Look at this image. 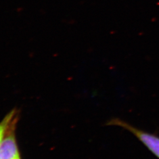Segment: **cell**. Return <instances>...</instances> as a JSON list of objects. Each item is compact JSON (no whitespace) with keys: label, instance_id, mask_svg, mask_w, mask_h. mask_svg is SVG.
<instances>
[{"label":"cell","instance_id":"6da1fadb","mask_svg":"<svg viewBox=\"0 0 159 159\" xmlns=\"http://www.w3.org/2000/svg\"><path fill=\"white\" fill-rule=\"evenodd\" d=\"M108 125H117L130 131L142 142L147 148L159 158V137L140 130L129 123L119 119H114L110 121Z\"/></svg>","mask_w":159,"mask_h":159},{"label":"cell","instance_id":"3957f363","mask_svg":"<svg viewBox=\"0 0 159 159\" xmlns=\"http://www.w3.org/2000/svg\"><path fill=\"white\" fill-rule=\"evenodd\" d=\"M15 117V111H12L11 113L8 114L0 123V144L4 137L7 129Z\"/></svg>","mask_w":159,"mask_h":159},{"label":"cell","instance_id":"7a4b0ae2","mask_svg":"<svg viewBox=\"0 0 159 159\" xmlns=\"http://www.w3.org/2000/svg\"><path fill=\"white\" fill-rule=\"evenodd\" d=\"M16 120H13L9 125L7 136L0 144V159H20L14 132Z\"/></svg>","mask_w":159,"mask_h":159}]
</instances>
